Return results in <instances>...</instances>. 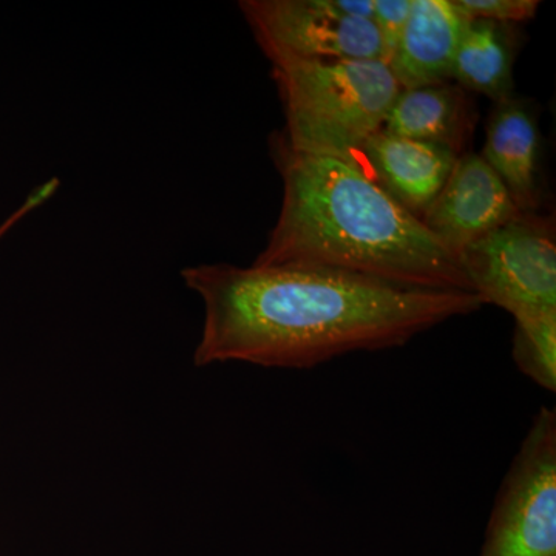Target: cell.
I'll return each instance as SVG.
<instances>
[{
	"label": "cell",
	"mask_w": 556,
	"mask_h": 556,
	"mask_svg": "<svg viewBox=\"0 0 556 556\" xmlns=\"http://www.w3.org/2000/svg\"><path fill=\"white\" fill-rule=\"evenodd\" d=\"M181 277L204 303L197 367L314 368L356 351L405 345L484 305L475 292L396 287L298 266L219 263L190 266Z\"/></svg>",
	"instance_id": "cell-1"
},
{
	"label": "cell",
	"mask_w": 556,
	"mask_h": 556,
	"mask_svg": "<svg viewBox=\"0 0 556 556\" xmlns=\"http://www.w3.org/2000/svg\"><path fill=\"white\" fill-rule=\"evenodd\" d=\"M270 153L283 181V200L254 265L338 270L396 287L475 292L459 258L350 164L294 152L277 134Z\"/></svg>",
	"instance_id": "cell-2"
},
{
	"label": "cell",
	"mask_w": 556,
	"mask_h": 556,
	"mask_svg": "<svg viewBox=\"0 0 556 556\" xmlns=\"http://www.w3.org/2000/svg\"><path fill=\"white\" fill-rule=\"evenodd\" d=\"M273 76L287 119L281 141L346 164L383 129L401 91L382 61H285L273 64Z\"/></svg>",
	"instance_id": "cell-3"
},
{
	"label": "cell",
	"mask_w": 556,
	"mask_h": 556,
	"mask_svg": "<svg viewBox=\"0 0 556 556\" xmlns=\"http://www.w3.org/2000/svg\"><path fill=\"white\" fill-rule=\"evenodd\" d=\"M459 262L484 305L514 318L556 313L554 218L521 212L464 249Z\"/></svg>",
	"instance_id": "cell-4"
},
{
	"label": "cell",
	"mask_w": 556,
	"mask_h": 556,
	"mask_svg": "<svg viewBox=\"0 0 556 556\" xmlns=\"http://www.w3.org/2000/svg\"><path fill=\"white\" fill-rule=\"evenodd\" d=\"M481 556H556V413L543 407L504 478Z\"/></svg>",
	"instance_id": "cell-5"
},
{
	"label": "cell",
	"mask_w": 556,
	"mask_h": 556,
	"mask_svg": "<svg viewBox=\"0 0 556 556\" xmlns=\"http://www.w3.org/2000/svg\"><path fill=\"white\" fill-rule=\"evenodd\" d=\"M239 7L273 64L285 61L386 62L382 39L371 21L340 17L321 0H243Z\"/></svg>",
	"instance_id": "cell-6"
},
{
	"label": "cell",
	"mask_w": 556,
	"mask_h": 556,
	"mask_svg": "<svg viewBox=\"0 0 556 556\" xmlns=\"http://www.w3.org/2000/svg\"><path fill=\"white\" fill-rule=\"evenodd\" d=\"M519 214L506 186L485 160L464 153L420 222L459 258L464 249Z\"/></svg>",
	"instance_id": "cell-7"
},
{
	"label": "cell",
	"mask_w": 556,
	"mask_h": 556,
	"mask_svg": "<svg viewBox=\"0 0 556 556\" xmlns=\"http://www.w3.org/2000/svg\"><path fill=\"white\" fill-rule=\"evenodd\" d=\"M457 159L452 150L380 130L358 149L350 166L420 219Z\"/></svg>",
	"instance_id": "cell-8"
},
{
	"label": "cell",
	"mask_w": 556,
	"mask_h": 556,
	"mask_svg": "<svg viewBox=\"0 0 556 556\" xmlns=\"http://www.w3.org/2000/svg\"><path fill=\"white\" fill-rule=\"evenodd\" d=\"M467 24L453 0H413L407 25L387 62L399 87L448 83Z\"/></svg>",
	"instance_id": "cell-9"
},
{
	"label": "cell",
	"mask_w": 556,
	"mask_h": 556,
	"mask_svg": "<svg viewBox=\"0 0 556 556\" xmlns=\"http://www.w3.org/2000/svg\"><path fill=\"white\" fill-rule=\"evenodd\" d=\"M481 156L504 182L519 211L538 212L544 192L535 105L517 97L496 102Z\"/></svg>",
	"instance_id": "cell-10"
},
{
	"label": "cell",
	"mask_w": 556,
	"mask_h": 556,
	"mask_svg": "<svg viewBox=\"0 0 556 556\" xmlns=\"http://www.w3.org/2000/svg\"><path fill=\"white\" fill-rule=\"evenodd\" d=\"M473 98L456 84L399 91L383 131L464 155L477 124Z\"/></svg>",
	"instance_id": "cell-11"
},
{
	"label": "cell",
	"mask_w": 556,
	"mask_h": 556,
	"mask_svg": "<svg viewBox=\"0 0 556 556\" xmlns=\"http://www.w3.org/2000/svg\"><path fill=\"white\" fill-rule=\"evenodd\" d=\"M518 31L517 25L468 21L452 70L456 86L484 94L495 104L514 97Z\"/></svg>",
	"instance_id": "cell-12"
},
{
	"label": "cell",
	"mask_w": 556,
	"mask_h": 556,
	"mask_svg": "<svg viewBox=\"0 0 556 556\" xmlns=\"http://www.w3.org/2000/svg\"><path fill=\"white\" fill-rule=\"evenodd\" d=\"M515 320L511 357L522 375L544 390L556 391V313Z\"/></svg>",
	"instance_id": "cell-13"
},
{
	"label": "cell",
	"mask_w": 556,
	"mask_h": 556,
	"mask_svg": "<svg viewBox=\"0 0 556 556\" xmlns=\"http://www.w3.org/2000/svg\"><path fill=\"white\" fill-rule=\"evenodd\" d=\"M468 21H492L517 25L535 16L536 0H453Z\"/></svg>",
	"instance_id": "cell-14"
},
{
	"label": "cell",
	"mask_w": 556,
	"mask_h": 556,
	"mask_svg": "<svg viewBox=\"0 0 556 556\" xmlns=\"http://www.w3.org/2000/svg\"><path fill=\"white\" fill-rule=\"evenodd\" d=\"M412 5L413 0H375L372 24L378 28L380 39H382L386 62L390 60L396 49L397 40L407 25Z\"/></svg>",
	"instance_id": "cell-15"
},
{
	"label": "cell",
	"mask_w": 556,
	"mask_h": 556,
	"mask_svg": "<svg viewBox=\"0 0 556 556\" xmlns=\"http://www.w3.org/2000/svg\"><path fill=\"white\" fill-rule=\"evenodd\" d=\"M60 185V179L51 178L49 181L43 182V185H40L38 188L33 190L30 195L27 197V200H25L24 203H22L21 206L17 207L16 211H14L13 214L2 223V225H0V240H2L3 237H5L7 233L17 225V223H21L22 219L28 217L31 212H35L36 208L42 206L46 201H49L51 197L56 193Z\"/></svg>",
	"instance_id": "cell-16"
},
{
	"label": "cell",
	"mask_w": 556,
	"mask_h": 556,
	"mask_svg": "<svg viewBox=\"0 0 556 556\" xmlns=\"http://www.w3.org/2000/svg\"><path fill=\"white\" fill-rule=\"evenodd\" d=\"M329 11L346 20L371 21L375 16V0H321Z\"/></svg>",
	"instance_id": "cell-17"
}]
</instances>
